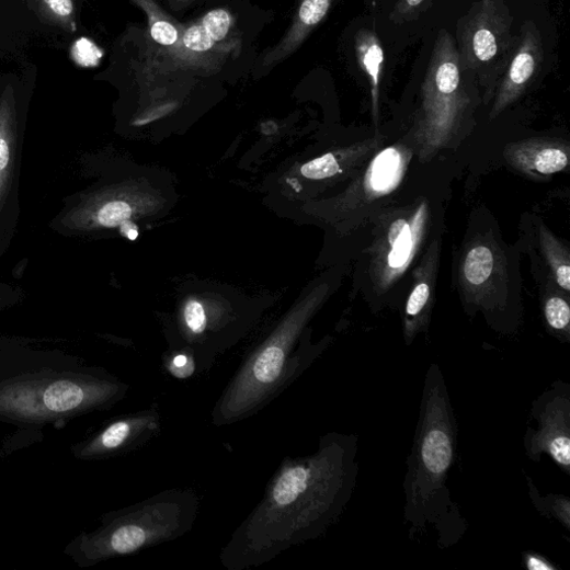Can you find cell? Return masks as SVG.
<instances>
[{
	"label": "cell",
	"instance_id": "11",
	"mask_svg": "<svg viewBox=\"0 0 570 570\" xmlns=\"http://www.w3.org/2000/svg\"><path fill=\"white\" fill-rule=\"evenodd\" d=\"M543 58L542 42L533 26H524L491 111V118L516 102L535 78Z\"/></svg>",
	"mask_w": 570,
	"mask_h": 570
},
{
	"label": "cell",
	"instance_id": "16",
	"mask_svg": "<svg viewBox=\"0 0 570 570\" xmlns=\"http://www.w3.org/2000/svg\"><path fill=\"white\" fill-rule=\"evenodd\" d=\"M356 54L365 69L372 87L374 117L378 119L379 84L384 62V49L377 35L371 31H362L356 37Z\"/></svg>",
	"mask_w": 570,
	"mask_h": 570
},
{
	"label": "cell",
	"instance_id": "27",
	"mask_svg": "<svg viewBox=\"0 0 570 570\" xmlns=\"http://www.w3.org/2000/svg\"><path fill=\"white\" fill-rule=\"evenodd\" d=\"M524 563L528 570H558V567L536 552H525Z\"/></svg>",
	"mask_w": 570,
	"mask_h": 570
},
{
	"label": "cell",
	"instance_id": "17",
	"mask_svg": "<svg viewBox=\"0 0 570 570\" xmlns=\"http://www.w3.org/2000/svg\"><path fill=\"white\" fill-rule=\"evenodd\" d=\"M149 19L152 38L160 45L176 48L182 39L184 29L173 22L155 0H132Z\"/></svg>",
	"mask_w": 570,
	"mask_h": 570
},
{
	"label": "cell",
	"instance_id": "7",
	"mask_svg": "<svg viewBox=\"0 0 570 570\" xmlns=\"http://www.w3.org/2000/svg\"><path fill=\"white\" fill-rule=\"evenodd\" d=\"M460 33L465 67L491 89L518 44L512 35L509 9L502 0H481L466 18Z\"/></svg>",
	"mask_w": 570,
	"mask_h": 570
},
{
	"label": "cell",
	"instance_id": "4",
	"mask_svg": "<svg viewBox=\"0 0 570 570\" xmlns=\"http://www.w3.org/2000/svg\"><path fill=\"white\" fill-rule=\"evenodd\" d=\"M198 511L200 497L194 490H163L103 516L101 526L71 542L66 554L81 567L134 555L185 536Z\"/></svg>",
	"mask_w": 570,
	"mask_h": 570
},
{
	"label": "cell",
	"instance_id": "21",
	"mask_svg": "<svg viewBox=\"0 0 570 570\" xmlns=\"http://www.w3.org/2000/svg\"><path fill=\"white\" fill-rule=\"evenodd\" d=\"M39 15L52 25L68 33L77 32V13L73 0H34Z\"/></svg>",
	"mask_w": 570,
	"mask_h": 570
},
{
	"label": "cell",
	"instance_id": "25",
	"mask_svg": "<svg viewBox=\"0 0 570 570\" xmlns=\"http://www.w3.org/2000/svg\"><path fill=\"white\" fill-rule=\"evenodd\" d=\"M71 55L79 65L90 67L100 62L103 52L91 41L82 38L75 44Z\"/></svg>",
	"mask_w": 570,
	"mask_h": 570
},
{
	"label": "cell",
	"instance_id": "2",
	"mask_svg": "<svg viewBox=\"0 0 570 570\" xmlns=\"http://www.w3.org/2000/svg\"><path fill=\"white\" fill-rule=\"evenodd\" d=\"M458 428L442 369L426 372L419 420L403 489L404 523L411 534L434 527L438 544L448 547L465 532V523L452 501L447 481L455 464Z\"/></svg>",
	"mask_w": 570,
	"mask_h": 570
},
{
	"label": "cell",
	"instance_id": "8",
	"mask_svg": "<svg viewBox=\"0 0 570 570\" xmlns=\"http://www.w3.org/2000/svg\"><path fill=\"white\" fill-rule=\"evenodd\" d=\"M25 118L13 86L0 92V258L7 255L21 221V175Z\"/></svg>",
	"mask_w": 570,
	"mask_h": 570
},
{
	"label": "cell",
	"instance_id": "9",
	"mask_svg": "<svg viewBox=\"0 0 570 570\" xmlns=\"http://www.w3.org/2000/svg\"><path fill=\"white\" fill-rule=\"evenodd\" d=\"M537 430L528 428L524 437L526 456L539 463L543 455L570 474V385L556 381L533 402Z\"/></svg>",
	"mask_w": 570,
	"mask_h": 570
},
{
	"label": "cell",
	"instance_id": "13",
	"mask_svg": "<svg viewBox=\"0 0 570 570\" xmlns=\"http://www.w3.org/2000/svg\"><path fill=\"white\" fill-rule=\"evenodd\" d=\"M332 0H304L288 34L264 58V66H273L293 55L309 34L327 16Z\"/></svg>",
	"mask_w": 570,
	"mask_h": 570
},
{
	"label": "cell",
	"instance_id": "12",
	"mask_svg": "<svg viewBox=\"0 0 570 570\" xmlns=\"http://www.w3.org/2000/svg\"><path fill=\"white\" fill-rule=\"evenodd\" d=\"M232 16L226 10H214L200 22L184 29L178 54L186 59H196L223 42L232 27Z\"/></svg>",
	"mask_w": 570,
	"mask_h": 570
},
{
	"label": "cell",
	"instance_id": "15",
	"mask_svg": "<svg viewBox=\"0 0 570 570\" xmlns=\"http://www.w3.org/2000/svg\"><path fill=\"white\" fill-rule=\"evenodd\" d=\"M422 214V209L418 210L412 225L406 219H399L388 230V248L384 271L389 272L388 274L392 277L399 274L411 260L418 242L419 224Z\"/></svg>",
	"mask_w": 570,
	"mask_h": 570
},
{
	"label": "cell",
	"instance_id": "19",
	"mask_svg": "<svg viewBox=\"0 0 570 570\" xmlns=\"http://www.w3.org/2000/svg\"><path fill=\"white\" fill-rule=\"evenodd\" d=\"M494 269V255L487 246H477L469 250L464 261L465 281L471 288L482 287L492 275Z\"/></svg>",
	"mask_w": 570,
	"mask_h": 570
},
{
	"label": "cell",
	"instance_id": "5",
	"mask_svg": "<svg viewBox=\"0 0 570 570\" xmlns=\"http://www.w3.org/2000/svg\"><path fill=\"white\" fill-rule=\"evenodd\" d=\"M129 386L109 374H38L0 384V418L48 422L109 410Z\"/></svg>",
	"mask_w": 570,
	"mask_h": 570
},
{
	"label": "cell",
	"instance_id": "10",
	"mask_svg": "<svg viewBox=\"0 0 570 570\" xmlns=\"http://www.w3.org/2000/svg\"><path fill=\"white\" fill-rule=\"evenodd\" d=\"M161 431V413L153 404L113 419L96 435L76 446L73 453L84 460L110 459L147 446Z\"/></svg>",
	"mask_w": 570,
	"mask_h": 570
},
{
	"label": "cell",
	"instance_id": "29",
	"mask_svg": "<svg viewBox=\"0 0 570 570\" xmlns=\"http://www.w3.org/2000/svg\"><path fill=\"white\" fill-rule=\"evenodd\" d=\"M191 2H193V0H171V5L172 7H185L187 4H190Z\"/></svg>",
	"mask_w": 570,
	"mask_h": 570
},
{
	"label": "cell",
	"instance_id": "28",
	"mask_svg": "<svg viewBox=\"0 0 570 570\" xmlns=\"http://www.w3.org/2000/svg\"><path fill=\"white\" fill-rule=\"evenodd\" d=\"M423 3V0H399L395 12L394 19H398L402 21L407 16H409L417 8H419Z\"/></svg>",
	"mask_w": 570,
	"mask_h": 570
},
{
	"label": "cell",
	"instance_id": "22",
	"mask_svg": "<svg viewBox=\"0 0 570 570\" xmlns=\"http://www.w3.org/2000/svg\"><path fill=\"white\" fill-rule=\"evenodd\" d=\"M544 318L548 329L561 341L570 338V308L560 296L549 297L544 305Z\"/></svg>",
	"mask_w": 570,
	"mask_h": 570
},
{
	"label": "cell",
	"instance_id": "14",
	"mask_svg": "<svg viewBox=\"0 0 570 570\" xmlns=\"http://www.w3.org/2000/svg\"><path fill=\"white\" fill-rule=\"evenodd\" d=\"M514 167L540 175H551L568 167V155L560 147L527 141L511 148L508 157Z\"/></svg>",
	"mask_w": 570,
	"mask_h": 570
},
{
	"label": "cell",
	"instance_id": "3",
	"mask_svg": "<svg viewBox=\"0 0 570 570\" xmlns=\"http://www.w3.org/2000/svg\"><path fill=\"white\" fill-rule=\"evenodd\" d=\"M324 295H311L282 319L241 363L210 412L212 424L230 425L263 410L319 358L330 340L311 344L304 334Z\"/></svg>",
	"mask_w": 570,
	"mask_h": 570
},
{
	"label": "cell",
	"instance_id": "20",
	"mask_svg": "<svg viewBox=\"0 0 570 570\" xmlns=\"http://www.w3.org/2000/svg\"><path fill=\"white\" fill-rule=\"evenodd\" d=\"M540 242L557 284L563 292L569 293L570 261L567 251L546 229L540 230Z\"/></svg>",
	"mask_w": 570,
	"mask_h": 570
},
{
	"label": "cell",
	"instance_id": "26",
	"mask_svg": "<svg viewBox=\"0 0 570 570\" xmlns=\"http://www.w3.org/2000/svg\"><path fill=\"white\" fill-rule=\"evenodd\" d=\"M26 300V293L11 283L0 280V312L15 308Z\"/></svg>",
	"mask_w": 570,
	"mask_h": 570
},
{
	"label": "cell",
	"instance_id": "1",
	"mask_svg": "<svg viewBox=\"0 0 570 570\" xmlns=\"http://www.w3.org/2000/svg\"><path fill=\"white\" fill-rule=\"evenodd\" d=\"M358 451V437L330 433L320 438L316 453L285 457L261 502L223 548L224 567H259L322 537L350 502L360 475Z\"/></svg>",
	"mask_w": 570,
	"mask_h": 570
},
{
	"label": "cell",
	"instance_id": "18",
	"mask_svg": "<svg viewBox=\"0 0 570 570\" xmlns=\"http://www.w3.org/2000/svg\"><path fill=\"white\" fill-rule=\"evenodd\" d=\"M531 501L535 510L547 518L557 521L567 531H570V501L567 495L550 493L542 497L531 477L526 476Z\"/></svg>",
	"mask_w": 570,
	"mask_h": 570
},
{
	"label": "cell",
	"instance_id": "24",
	"mask_svg": "<svg viewBox=\"0 0 570 570\" xmlns=\"http://www.w3.org/2000/svg\"><path fill=\"white\" fill-rule=\"evenodd\" d=\"M166 371L178 379H187L196 374V366L193 356L182 350H172L171 355L163 362Z\"/></svg>",
	"mask_w": 570,
	"mask_h": 570
},
{
	"label": "cell",
	"instance_id": "23",
	"mask_svg": "<svg viewBox=\"0 0 570 570\" xmlns=\"http://www.w3.org/2000/svg\"><path fill=\"white\" fill-rule=\"evenodd\" d=\"M347 160V151L342 156L327 155L316 159L301 169L303 176L311 180H323L342 172L341 161Z\"/></svg>",
	"mask_w": 570,
	"mask_h": 570
},
{
	"label": "cell",
	"instance_id": "6",
	"mask_svg": "<svg viewBox=\"0 0 570 570\" xmlns=\"http://www.w3.org/2000/svg\"><path fill=\"white\" fill-rule=\"evenodd\" d=\"M460 65L454 39L443 32L422 86L419 137L430 148L436 149L446 142L468 106Z\"/></svg>",
	"mask_w": 570,
	"mask_h": 570
}]
</instances>
